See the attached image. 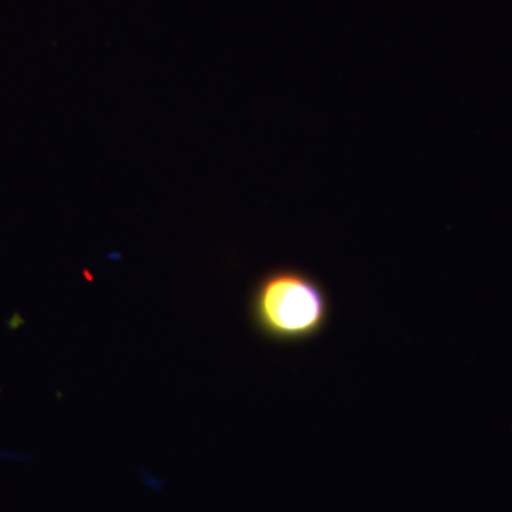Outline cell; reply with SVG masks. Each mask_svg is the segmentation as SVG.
<instances>
[{
  "label": "cell",
  "instance_id": "cell-1",
  "mask_svg": "<svg viewBox=\"0 0 512 512\" xmlns=\"http://www.w3.org/2000/svg\"><path fill=\"white\" fill-rule=\"evenodd\" d=\"M248 313L261 338L295 345L318 338L328 326L332 305L325 286L311 272L278 266L256 279Z\"/></svg>",
  "mask_w": 512,
  "mask_h": 512
}]
</instances>
